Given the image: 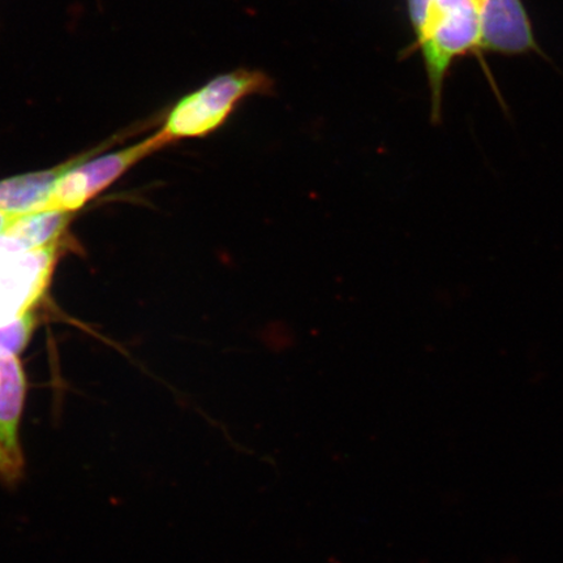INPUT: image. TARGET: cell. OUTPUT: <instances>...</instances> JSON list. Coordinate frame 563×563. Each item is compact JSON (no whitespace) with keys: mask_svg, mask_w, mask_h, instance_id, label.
<instances>
[{"mask_svg":"<svg viewBox=\"0 0 563 563\" xmlns=\"http://www.w3.org/2000/svg\"><path fill=\"white\" fill-rule=\"evenodd\" d=\"M406 4L415 35L408 54H421L431 97V121L440 124L443 87L455 62L476 55L489 75L483 58L481 24L471 0H406Z\"/></svg>","mask_w":563,"mask_h":563,"instance_id":"1","label":"cell"},{"mask_svg":"<svg viewBox=\"0 0 563 563\" xmlns=\"http://www.w3.org/2000/svg\"><path fill=\"white\" fill-rule=\"evenodd\" d=\"M276 84L262 69L238 68L218 75L202 87L181 97L168 110L159 132L172 144L180 140L206 139L228 123L246 98L272 96Z\"/></svg>","mask_w":563,"mask_h":563,"instance_id":"2","label":"cell"},{"mask_svg":"<svg viewBox=\"0 0 563 563\" xmlns=\"http://www.w3.org/2000/svg\"><path fill=\"white\" fill-rule=\"evenodd\" d=\"M58 245L30 250L16 238L0 235V328L31 313L44 297L53 277Z\"/></svg>","mask_w":563,"mask_h":563,"instance_id":"3","label":"cell"},{"mask_svg":"<svg viewBox=\"0 0 563 563\" xmlns=\"http://www.w3.org/2000/svg\"><path fill=\"white\" fill-rule=\"evenodd\" d=\"M167 145H172L170 141L158 131L121 151L84 159L62 176L37 213H45V211L74 213L121 178L131 167Z\"/></svg>","mask_w":563,"mask_h":563,"instance_id":"4","label":"cell"},{"mask_svg":"<svg viewBox=\"0 0 563 563\" xmlns=\"http://www.w3.org/2000/svg\"><path fill=\"white\" fill-rule=\"evenodd\" d=\"M482 30L483 52L543 55L523 0H471Z\"/></svg>","mask_w":563,"mask_h":563,"instance_id":"5","label":"cell"},{"mask_svg":"<svg viewBox=\"0 0 563 563\" xmlns=\"http://www.w3.org/2000/svg\"><path fill=\"white\" fill-rule=\"evenodd\" d=\"M26 396V378L16 354L0 351V452L4 461L2 482L20 481L24 473V453L20 443V422Z\"/></svg>","mask_w":563,"mask_h":563,"instance_id":"6","label":"cell"},{"mask_svg":"<svg viewBox=\"0 0 563 563\" xmlns=\"http://www.w3.org/2000/svg\"><path fill=\"white\" fill-rule=\"evenodd\" d=\"M97 151L82 154L47 170L27 173L0 180V210L13 217H23L37 213L44 206L53 189L69 168L80 164Z\"/></svg>","mask_w":563,"mask_h":563,"instance_id":"7","label":"cell"},{"mask_svg":"<svg viewBox=\"0 0 563 563\" xmlns=\"http://www.w3.org/2000/svg\"><path fill=\"white\" fill-rule=\"evenodd\" d=\"M70 214L73 213L66 211H45L23 216L13 222L4 234L19 239L30 250L59 243L70 221Z\"/></svg>","mask_w":563,"mask_h":563,"instance_id":"8","label":"cell"},{"mask_svg":"<svg viewBox=\"0 0 563 563\" xmlns=\"http://www.w3.org/2000/svg\"><path fill=\"white\" fill-rule=\"evenodd\" d=\"M35 327L33 312L11 322L10 325L0 328V351H10L19 355L26 347Z\"/></svg>","mask_w":563,"mask_h":563,"instance_id":"9","label":"cell"},{"mask_svg":"<svg viewBox=\"0 0 563 563\" xmlns=\"http://www.w3.org/2000/svg\"><path fill=\"white\" fill-rule=\"evenodd\" d=\"M16 220H19L18 217L5 214L4 211L0 210V235L4 234L7 229Z\"/></svg>","mask_w":563,"mask_h":563,"instance_id":"10","label":"cell"},{"mask_svg":"<svg viewBox=\"0 0 563 563\" xmlns=\"http://www.w3.org/2000/svg\"><path fill=\"white\" fill-rule=\"evenodd\" d=\"M3 475H4V461H3L2 452H0V481H2Z\"/></svg>","mask_w":563,"mask_h":563,"instance_id":"11","label":"cell"}]
</instances>
